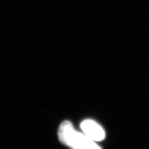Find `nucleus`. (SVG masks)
I'll return each mask as SVG.
<instances>
[{"label": "nucleus", "mask_w": 149, "mask_h": 149, "mask_svg": "<svg viewBox=\"0 0 149 149\" xmlns=\"http://www.w3.org/2000/svg\"><path fill=\"white\" fill-rule=\"evenodd\" d=\"M84 134L93 141H100L105 138V132L101 127L95 121L87 119L81 124Z\"/></svg>", "instance_id": "2"}, {"label": "nucleus", "mask_w": 149, "mask_h": 149, "mask_svg": "<svg viewBox=\"0 0 149 149\" xmlns=\"http://www.w3.org/2000/svg\"><path fill=\"white\" fill-rule=\"evenodd\" d=\"M58 134L61 143L72 148L100 149V146L84 134L76 132L69 121L65 120L60 124Z\"/></svg>", "instance_id": "1"}]
</instances>
